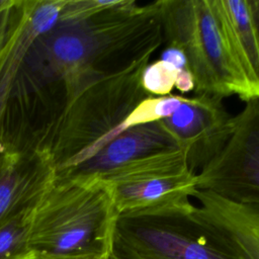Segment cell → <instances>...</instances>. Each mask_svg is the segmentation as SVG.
Instances as JSON below:
<instances>
[{
    "label": "cell",
    "mask_w": 259,
    "mask_h": 259,
    "mask_svg": "<svg viewBox=\"0 0 259 259\" xmlns=\"http://www.w3.org/2000/svg\"><path fill=\"white\" fill-rule=\"evenodd\" d=\"M99 179L109 186L117 214L189 205L197 189L196 173L182 149L140 160Z\"/></svg>",
    "instance_id": "277c9868"
},
{
    "label": "cell",
    "mask_w": 259,
    "mask_h": 259,
    "mask_svg": "<svg viewBox=\"0 0 259 259\" xmlns=\"http://www.w3.org/2000/svg\"><path fill=\"white\" fill-rule=\"evenodd\" d=\"M116 217L103 180L58 175L31 206L30 248L35 256L108 257Z\"/></svg>",
    "instance_id": "6da1fadb"
},
{
    "label": "cell",
    "mask_w": 259,
    "mask_h": 259,
    "mask_svg": "<svg viewBox=\"0 0 259 259\" xmlns=\"http://www.w3.org/2000/svg\"><path fill=\"white\" fill-rule=\"evenodd\" d=\"M66 1H19L15 6L8 37L0 49V130L24 59L36 38L58 23Z\"/></svg>",
    "instance_id": "52a82bcc"
},
{
    "label": "cell",
    "mask_w": 259,
    "mask_h": 259,
    "mask_svg": "<svg viewBox=\"0 0 259 259\" xmlns=\"http://www.w3.org/2000/svg\"><path fill=\"white\" fill-rule=\"evenodd\" d=\"M196 178L197 189L237 203L259 205V98L248 100L233 116L227 144Z\"/></svg>",
    "instance_id": "5b68a950"
},
{
    "label": "cell",
    "mask_w": 259,
    "mask_h": 259,
    "mask_svg": "<svg viewBox=\"0 0 259 259\" xmlns=\"http://www.w3.org/2000/svg\"><path fill=\"white\" fill-rule=\"evenodd\" d=\"M119 0H67L58 22L82 21L114 7Z\"/></svg>",
    "instance_id": "5bb4252c"
},
{
    "label": "cell",
    "mask_w": 259,
    "mask_h": 259,
    "mask_svg": "<svg viewBox=\"0 0 259 259\" xmlns=\"http://www.w3.org/2000/svg\"><path fill=\"white\" fill-rule=\"evenodd\" d=\"M233 116L226 109L223 98L195 94L170 116L161 119L185 151L189 169L196 173L208 165L227 144Z\"/></svg>",
    "instance_id": "8992f818"
},
{
    "label": "cell",
    "mask_w": 259,
    "mask_h": 259,
    "mask_svg": "<svg viewBox=\"0 0 259 259\" xmlns=\"http://www.w3.org/2000/svg\"><path fill=\"white\" fill-rule=\"evenodd\" d=\"M17 3L18 1H13V0H0V14L8 9H11Z\"/></svg>",
    "instance_id": "ffe728a7"
},
{
    "label": "cell",
    "mask_w": 259,
    "mask_h": 259,
    "mask_svg": "<svg viewBox=\"0 0 259 259\" xmlns=\"http://www.w3.org/2000/svg\"><path fill=\"white\" fill-rule=\"evenodd\" d=\"M58 178V167L51 154H25L0 142V224L32 205Z\"/></svg>",
    "instance_id": "9c48e42d"
},
{
    "label": "cell",
    "mask_w": 259,
    "mask_h": 259,
    "mask_svg": "<svg viewBox=\"0 0 259 259\" xmlns=\"http://www.w3.org/2000/svg\"><path fill=\"white\" fill-rule=\"evenodd\" d=\"M175 88L179 90L181 93H187L194 90L195 88L194 78L188 67L176 72Z\"/></svg>",
    "instance_id": "2e32d148"
},
{
    "label": "cell",
    "mask_w": 259,
    "mask_h": 259,
    "mask_svg": "<svg viewBox=\"0 0 259 259\" xmlns=\"http://www.w3.org/2000/svg\"><path fill=\"white\" fill-rule=\"evenodd\" d=\"M160 60H162L176 72L188 67L187 59L184 53L182 52V50L174 46H166L161 54Z\"/></svg>",
    "instance_id": "9a60e30c"
},
{
    "label": "cell",
    "mask_w": 259,
    "mask_h": 259,
    "mask_svg": "<svg viewBox=\"0 0 259 259\" xmlns=\"http://www.w3.org/2000/svg\"><path fill=\"white\" fill-rule=\"evenodd\" d=\"M33 259H108V257L92 255H58V256H35Z\"/></svg>",
    "instance_id": "d6986e66"
},
{
    "label": "cell",
    "mask_w": 259,
    "mask_h": 259,
    "mask_svg": "<svg viewBox=\"0 0 259 259\" xmlns=\"http://www.w3.org/2000/svg\"><path fill=\"white\" fill-rule=\"evenodd\" d=\"M195 214L217 230L244 259H259V205L237 203L196 189Z\"/></svg>",
    "instance_id": "30bf717a"
},
{
    "label": "cell",
    "mask_w": 259,
    "mask_h": 259,
    "mask_svg": "<svg viewBox=\"0 0 259 259\" xmlns=\"http://www.w3.org/2000/svg\"><path fill=\"white\" fill-rule=\"evenodd\" d=\"M15 6L0 14V49L4 46V44H5V41L8 37L9 30H10V27H11V22H12L13 10H14Z\"/></svg>",
    "instance_id": "e0dca14e"
},
{
    "label": "cell",
    "mask_w": 259,
    "mask_h": 259,
    "mask_svg": "<svg viewBox=\"0 0 259 259\" xmlns=\"http://www.w3.org/2000/svg\"><path fill=\"white\" fill-rule=\"evenodd\" d=\"M176 71L162 60L149 63L141 75L142 88L149 95L167 96L175 88Z\"/></svg>",
    "instance_id": "4fadbf2b"
},
{
    "label": "cell",
    "mask_w": 259,
    "mask_h": 259,
    "mask_svg": "<svg viewBox=\"0 0 259 259\" xmlns=\"http://www.w3.org/2000/svg\"><path fill=\"white\" fill-rule=\"evenodd\" d=\"M163 42L182 50L195 94L255 99L227 39L217 0H158Z\"/></svg>",
    "instance_id": "7a4b0ae2"
},
{
    "label": "cell",
    "mask_w": 259,
    "mask_h": 259,
    "mask_svg": "<svg viewBox=\"0 0 259 259\" xmlns=\"http://www.w3.org/2000/svg\"><path fill=\"white\" fill-rule=\"evenodd\" d=\"M195 207L117 214L108 259H244Z\"/></svg>",
    "instance_id": "3957f363"
},
{
    "label": "cell",
    "mask_w": 259,
    "mask_h": 259,
    "mask_svg": "<svg viewBox=\"0 0 259 259\" xmlns=\"http://www.w3.org/2000/svg\"><path fill=\"white\" fill-rule=\"evenodd\" d=\"M257 46L259 49V0H246Z\"/></svg>",
    "instance_id": "ac0fdd59"
},
{
    "label": "cell",
    "mask_w": 259,
    "mask_h": 259,
    "mask_svg": "<svg viewBox=\"0 0 259 259\" xmlns=\"http://www.w3.org/2000/svg\"><path fill=\"white\" fill-rule=\"evenodd\" d=\"M181 150L161 120L131 126L110 139L95 153L72 166L67 176L102 177L121 167L155 155Z\"/></svg>",
    "instance_id": "ba28073f"
},
{
    "label": "cell",
    "mask_w": 259,
    "mask_h": 259,
    "mask_svg": "<svg viewBox=\"0 0 259 259\" xmlns=\"http://www.w3.org/2000/svg\"><path fill=\"white\" fill-rule=\"evenodd\" d=\"M230 49L259 98V49L246 0H217Z\"/></svg>",
    "instance_id": "8fae6325"
},
{
    "label": "cell",
    "mask_w": 259,
    "mask_h": 259,
    "mask_svg": "<svg viewBox=\"0 0 259 259\" xmlns=\"http://www.w3.org/2000/svg\"><path fill=\"white\" fill-rule=\"evenodd\" d=\"M31 206L0 224V259H33L29 245Z\"/></svg>",
    "instance_id": "7c38bea8"
}]
</instances>
